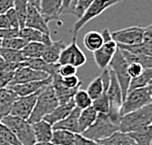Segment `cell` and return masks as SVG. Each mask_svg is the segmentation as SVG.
Listing matches in <instances>:
<instances>
[{
	"mask_svg": "<svg viewBox=\"0 0 152 145\" xmlns=\"http://www.w3.org/2000/svg\"><path fill=\"white\" fill-rule=\"evenodd\" d=\"M120 121H121V115L111 114V113L107 114L98 113L97 118L93 125L80 134L90 140H102L119 130Z\"/></svg>",
	"mask_w": 152,
	"mask_h": 145,
	"instance_id": "6da1fadb",
	"label": "cell"
},
{
	"mask_svg": "<svg viewBox=\"0 0 152 145\" xmlns=\"http://www.w3.org/2000/svg\"><path fill=\"white\" fill-rule=\"evenodd\" d=\"M149 125H152L151 104H148L137 111L122 116L119 130L125 133H131Z\"/></svg>",
	"mask_w": 152,
	"mask_h": 145,
	"instance_id": "7a4b0ae2",
	"label": "cell"
},
{
	"mask_svg": "<svg viewBox=\"0 0 152 145\" xmlns=\"http://www.w3.org/2000/svg\"><path fill=\"white\" fill-rule=\"evenodd\" d=\"M58 105L59 101L56 97L52 85H47L37 96L34 111L31 112L28 122L30 124H34L43 120L47 115L53 112Z\"/></svg>",
	"mask_w": 152,
	"mask_h": 145,
	"instance_id": "3957f363",
	"label": "cell"
},
{
	"mask_svg": "<svg viewBox=\"0 0 152 145\" xmlns=\"http://www.w3.org/2000/svg\"><path fill=\"white\" fill-rule=\"evenodd\" d=\"M0 122L16 135L23 145H34L37 143L33 125L27 120L13 115H8Z\"/></svg>",
	"mask_w": 152,
	"mask_h": 145,
	"instance_id": "277c9868",
	"label": "cell"
},
{
	"mask_svg": "<svg viewBox=\"0 0 152 145\" xmlns=\"http://www.w3.org/2000/svg\"><path fill=\"white\" fill-rule=\"evenodd\" d=\"M151 95L152 90L149 86H144V87L130 90L125 99L123 100L120 114H121V116H124L150 104Z\"/></svg>",
	"mask_w": 152,
	"mask_h": 145,
	"instance_id": "5b68a950",
	"label": "cell"
},
{
	"mask_svg": "<svg viewBox=\"0 0 152 145\" xmlns=\"http://www.w3.org/2000/svg\"><path fill=\"white\" fill-rule=\"evenodd\" d=\"M124 1V0H94L91 5L86 9L85 14L83 15V17L79 19L74 25L73 28V35L74 37H77L79 31L85 27V26L88 23L89 21L93 20L94 18L98 17L99 15H101L103 12L107 10L108 8L112 7L118 3Z\"/></svg>",
	"mask_w": 152,
	"mask_h": 145,
	"instance_id": "8992f818",
	"label": "cell"
},
{
	"mask_svg": "<svg viewBox=\"0 0 152 145\" xmlns=\"http://www.w3.org/2000/svg\"><path fill=\"white\" fill-rule=\"evenodd\" d=\"M109 67H110V69L113 71V73H114L116 79H117L120 86H121L123 100H124L129 92L132 78L130 77V75H129V72H128L129 63L127 62V60L125 59V57L123 56V54L119 47L117 51H116L115 55L113 57Z\"/></svg>",
	"mask_w": 152,
	"mask_h": 145,
	"instance_id": "52a82bcc",
	"label": "cell"
},
{
	"mask_svg": "<svg viewBox=\"0 0 152 145\" xmlns=\"http://www.w3.org/2000/svg\"><path fill=\"white\" fill-rule=\"evenodd\" d=\"M101 34L104 42L99 49L93 52V58H94L96 65L98 66L99 69L103 71L109 67L116 51L118 49V45L112 39L111 33L109 31L108 28H105L101 33Z\"/></svg>",
	"mask_w": 152,
	"mask_h": 145,
	"instance_id": "ba28073f",
	"label": "cell"
},
{
	"mask_svg": "<svg viewBox=\"0 0 152 145\" xmlns=\"http://www.w3.org/2000/svg\"><path fill=\"white\" fill-rule=\"evenodd\" d=\"M86 63V56L77 43V37L73 38V41L64 48L60 54L58 64L59 65H73L75 67H82Z\"/></svg>",
	"mask_w": 152,
	"mask_h": 145,
	"instance_id": "9c48e42d",
	"label": "cell"
},
{
	"mask_svg": "<svg viewBox=\"0 0 152 145\" xmlns=\"http://www.w3.org/2000/svg\"><path fill=\"white\" fill-rule=\"evenodd\" d=\"M144 28L134 26L111 33L112 39L118 45H134L142 42Z\"/></svg>",
	"mask_w": 152,
	"mask_h": 145,
	"instance_id": "30bf717a",
	"label": "cell"
},
{
	"mask_svg": "<svg viewBox=\"0 0 152 145\" xmlns=\"http://www.w3.org/2000/svg\"><path fill=\"white\" fill-rule=\"evenodd\" d=\"M43 89H41L39 91L35 92L34 94H31V95L18 96V98L16 99V101L14 102V104H13L10 115L16 116V117L22 118V119H24V120L28 121L31 114V112L34 111L35 103H37V96L39 95V93L42 91Z\"/></svg>",
	"mask_w": 152,
	"mask_h": 145,
	"instance_id": "8fae6325",
	"label": "cell"
},
{
	"mask_svg": "<svg viewBox=\"0 0 152 145\" xmlns=\"http://www.w3.org/2000/svg\"><path fill=\"white\" fill-rule=\"evenodd\" d=\"M109 73H110V83L107 88V96L109 99L110 110L108 113L121 115L120 114V110H121L123 104L122 89L111 69H109Z\"/></svg>",
	"mask_w": 152,
	"mask_h": 145,
	"instance_id": "7c38bea8",
	"label": "cell"
},
{
	"mask_svg": "<svg viewBox=\"0 0 152 145\" xmlns=\"http://www.w3.org/2000/svg\"><path fill=\"white\" fill-rule=\"evenodd\" d=\"M25 27L34 28L41 31L43 34H50V30L48 27V22L43 18V16L40 14L39 10L28 3V13L27 19H26Z\"/></svg>",
	"mask_w": 152,
	"mask_h": 145,
	"instance_id": "4fadbf2b",
	"label": "cell"
},
{
	"mask_svg": "<svg viewBox=\"0 0 152 145\" xmlns=\"http://www.w3.org/2000/svg\"><path fill=\"white\" fill-rule=\"evenodd\" d=\"M52 77H48L47 79L41 80H34V82H28L20 85H8L7 87L11 88L18 96H27L34 94V93L39 91V90L46 87L52 83Z\"/></svg>",
	"mask_w": 152,
	"mask_h": 145,
	"instance_id": "5bb4252c",
	"label": "cell"
},
{
	"mask_svg": "<svg viewBox=\"0 0 152 145\" xmlns=\"http://www.w3.org/2000/svg\"><path fill=\"white\" fill-rule=\"evenodd\" d=\"M48 77H50V76L44 72H40V71L31 69V68H28V67L20 66L15 71L14 78H13L12 82L9 85H20V83L34 82V80H41V79H47Z\"/></svg>",
	"mask_w": 152,
	"mask_h": 145,
	"instance_id": "9a60e30c",
	"label": "cell"
},
{
	"mask_svg": "<svg viewBox=\"0 0 152 145\" xmlns=\"http://www.w3.org/2000/svg\"><path fill=\"white\" fill-rule=\"evenodd\" d=\"M62 0H40L38 10L45 20L50 22L62 15Z\"/></svg>",
	"mask_w": 152,
	"mask_h": 145,
	"instance_id": "2e32d148",
	"label": "cell"
},
{
	"mask_svg": "<svg viewBox=\"0 0 152 145\" xmlns=\"http://www.w3.org/2000/svg\"><path fill=\"white\" fill-rule=\"evenodd\" d=\"M52 86L54 88L55 94H56V97L59 101V104H65V103L71 101L72 99H74V96H75L76 92L79 90L80 88H67L66 86L63 85L62 83V77H61L59 74H56L52 77Z\"/></svg>",
	"mask_w": 152,
	"mask_h": 145,
	"instance_id": "e0dca14e",
	"label": "cell"
},
{
	"mask_svg": "<svg viewBox=\"0 0 152 145\" xmlns=\"http://www.w3.org/2000/svg\"><path fill=\"white\" fill-rule=\"evenodd\" d=\"M20 66L28 67L31 69L44 72L51 77L58 74V70H59L60 67L58 63L57 64L46 63L42 58H26L22 63H20Z\"/></svg>",
	"mask_w": 152,
	"mask_h": 145,
	"instance_id": "ac0fdd59",
	"label": "cell"
},
{
	"mask_svg": "<svg viewBox=\"0 0 152 145\" xmlns=\"http://www.w3.org/2000/svg\"><path fill=\"white\" fill-rule=\"evenodd\" d=\"M80 109L77 107L74 108V110L70 113L64 120L58 122L52 125L53 130H69L74 133H80L79 128V116L80 113Z\"/></svg>",
	"mask_w": 152,
	"mask_h": 145,
	"instance_id": "d6986e66",
	"label": "cell"
},
{
	"mask_svg": "<svg viewBox=\"0 0 152 145\" xmlns=\"http://www.w3.org/2000/svg\"><path fill=\"white\" fill-rule=\"evenodd\" d=\"M19 36L27 42H40L44 45H49L53 42L50 34H43L41 31L31 28H23L19 31Z\"/></svg>",
	"mask_w": 152,
	"mask_h": 145,
	"instance_id": "ffe728a7",
	"label": "cell"
},
{
	"mask_svg": "<svg viewBox=\"0 0 152 145\" xmlns=\"http://www.w3.org/2000/svg\"><path fill=\"white\" fill-rule=\"evenodd\" d=\"M18 98V95L11 88L5 87L0 89V121L6 116L10 115L13 104Z\"/></svg>",
	"mask_w": 152,
	"mask_h": 145,
	"instance_id": "44dd1931",
	"label": "cell"
},
{
	"mask_svg": "<svg viewBox=\"0 0 152 145\" xmlns=\"http://www.w3.org/2000/svg\"><path fill=\"white\" fill-rule=\"evenodd\" d=\"M75 107H76V104H75L74 99L65 103V104H59L54 109L53 112L50 113L49 115H47L43 120L48 122L51 125H53L54 124L58 123V122L64 120V119L74 110Z\"/></svg>",
	"mask_w": 152,
	"mask_h": 145,
	"instance_id": "7402d4cb",
	"label": "cell"
},
{
	"mask_svg": "<svg viewBox=\"0 0 152 145\" xmlns=\"http://www.w3.org/2000/svg\"><path fill=\"white\" fill-rule=\"evenodd\" d=\"M37 142H51L53 134V128L48 122L41 120L31 124Z\"/></svg>",
	"mask_w": 152,
	"mask_h": 145,
	"instance_id": "603a6c76",
	"label": "cell"
},
{
	"mask_svg": "<svg viewBox=\"0 0 152 145\" xmlns=\"http://www.w3.org/2000/svg\"><path fill=\"white\" fill-rule=\"evenodd\" d=\"M66 46L67 45L64 40L53 41L51 44L45 46L44 52L41 58L48 64H57L61 52Z\"/></svg>",
	"mask_w": 152,
	"mask_h": 145,
	"instance_id": "cb8c5ba5",
	"label": "cell"
},
{
	"mask_svg": "<svg viewBox=\"0 0 152 145\" xmlns=\"http://www.w3.org/2000/svg\"><path fill=\"white\" fill-rule=\"evenodd\" d=\"M97 142L101 145H138L130 134L122 133L120 130Z\"/></svg>",
	"mask_w": 152,
	"mask_h": 145,
	"instance_id": "d4e9b609",
	"label": "cell"
},
{
	"mask_svg": "<svg viewBox=\"0 0 152 145\" xmlns=\"http://www.w3.org/2000/svg\"><path fill=\"white\" fill-rule=\"evenodd\" d=\"M98 113L95 111V109L92 107L83 109L80 111L79 116V128L80 133H83L86 131L89 127H91L93 123L95 122L96 118H97Z\"/></svg>",
	"mask_w": 152,
	"mask_h": 145,
	"instance_id": "484cf974",
	"label": "cell"
},
{
	"mask_svg": "<svg viewBox=\"0 0 152 145\" xmlns=\"http://www.w3.org/2000/svg\"><path fill=\"white\" fill-rule=\"evenodd\" d=\"M103 42L104 40H103L102 34L99 31H89L83 37V44H85L86 48L91 52H94L99 49L102 46Z\"/></svg>",
	"mask_w": 152,
	"mask_h": 145,
	"instance_id": "4316f807",
	"label": "cell"
},
{
	"mask_svg": "<svg viewBox=\"0 0 152 145\" xmlns=\"http://www.w3.org/2000/svg\"><path fill=\"white\" fill-rule=\"evenodd\" d=\"M76 133L69 130H54L51 142L55 145H73Z\"/></svg>",
	"mask_w": 152,
	"mask_h": 145,
	"instance_id": "83f0119b",
	"label": "cell"
},
{
	"mask_svg": "<svg viewBox=\"0 0 152 145\" xmlns=\"http://www.w3.org/2000/svg\"><path fill=\"white\" fill-rule=\"evenodd\" d=\"M120 50H121L123 56L125 57V59L127 60V62L129 64L132 63L140 64L144 69H146V68H152V57L143 55V54H134L123 49Z\"/></svg>",
	"mask_w": 152,
	"mask_h": 145,
	"instance_id": "f1b7e54d",
	"label": "cell"
},
{
	"mask_svg": "<svg viewBox=\"0 0 152 145\" xmlns=\"http://www.w3.org/2000/svg\"><path fill=\"white\" fill-rule=\"evenodd\" d=\"M138 145H151L152 143V125L129 133Z\"/></svg>",
	"mask_w": 152,
	"mask_h": 145,
	"instance_id": "f546056e",
	"label": "cell"
},
{
	"mask_svg": "<svg viewBox=\"0 0 152 145\" xmlns=\"http://www.w3.org/2000/svg\"><path fill=\"white\" fill-rule=\"evenodd\" d=\"M45 46L40 42H28L22 49V53L26 58H41L44 52Z\"/></svg>",
	"mask_w": 152,
	"mask_h": 145,
	"instance_id": "4dcf8cb0",
	"label": "cell"
},
{
	"mask_svg": "<svg viewBox=\"0 0 152 145\" xmlns=\"http://www.w3.org/2000/svg\"><path fill=\"white\" fill-rule=\"evenodd\" d=\"M151 80H152V68H146V69H144L143 73L140 77H137L135 79H132L129 91L135 88L148 86Z\"/></svg>",
	"mask_w": 152,
	"mask_h": 145,
	"instance_id": "1f68e13d",
	"label": "cell"
},
{
	"mask_svg": "<svg viewBox=\"0 0 152 145\" xmlns=\"http://www.w3.org/2000/svg\"><path fill=\"white\" fill-rule=\"evenodd\" d=\"M0 55H1L3 61L7 63L20 64L25 60L22 50H12L0 47Z\"/></svg>",
	"mask_w": 152,
	"mask_h": 145,
	"instance_id": "d6a6232c",
	"label": "cell"
},
{
	"mask_svg": "<svg viewBox=\"0 0 152 145\" xmlns=\"http://www.w3.org/2000/svg\"><path fill=\"white\" fill-rule=\"evenodd\" d=\"M105 90H107V89L104 88L101 77H97V78H95L89 83L88 87L86 89V92L88 93V95L90 96V98H91L93 101V100H95V99H97L98 97H100Z\"/></svg>",
	"mask_w": 152,
	"mask_h": 145,
	"instance_id": "836d02e7",
	"label": "cell"
},
{
	"mask_svg": "<svg viewBox=\"0 0 152 145\" xmlns=\"http://www.w3.org/2000/svg\"><path fill=\"white\" fill-rule=\"evenodd\" d=\"M28 0H15L14 3V10L17 14L19 24H20V28H25L26 19H27L28 13Z\"/></svg>",
	"mask_w": 152,
	"mask_h": 145,
	"instance_id": "e575fe53",
	"label": "cell"
},
{
	"mask_svg": "<svg viewBox=\"0 0 152 145\" xmlns=\"http://www.w3.org/2000/svg\"><path fill=\"white\" fill-rule=\"evenodd\" d=\"M74 101H75L76 107L80 109V110L91 107L93 102L92 99L88 95V93L86 92V90L83 89H79L76 92L75 96H74Z\"/></svg>",
	"mask_w": 152,
	"mask_h": 145,
	"instance_id": "d590c367",
	"label": "cell"
},
{
	"mask_svg": "<svg viewBox=\"0 0 152 145\" xmlns=\"http://www.w3.org/2000/svg\"><path fill=\"white\" fill-rule=\"evenodd\" d=\"M92 107L95 109V111L97 113L107 114L110 110V104H109V99L107 96V90H105L100 97L95 99V100H93Z\"/></svg>",
	"mask_w": 152,
	"mask_h": 145,
	"instance_id": "8d00e7d4",
	"label": "cell"
},
{
	"mask_svg": "<svg viewBox=\"0 0 152 145\" xmlns=\"http://www.w3.org/2000/svg\"><path fill=\"white\" fill-rule=\"evenodd\" d=\"M27 41L23 39L22 37H12L8 38V39H2L1 47L6 48V49H12V50H22L26 45H27Z\"/></svg>",
	"mask_w": 152,
	"mask_h": 145,
	"instance_id": "74e56055",
	"label": "cell"
},
{
	"mask_svg": "<svg viewBox=\"0 0 152 145\" xmlns=\"http://www.w3.org/2000/svg\"><path fill=\"white\" fill-rule=\"evenodd\" d=\"M0 134L2 135L3 138H4L9 144H11V145H23L20 142V140L16 137V135L13 133L5 125H3L1 122H0Z\"/></svg>",
	"mask_w": 152,
	"mask_h": 145,
	"instance_id": "f35d334b",
	"label": "cell"
},
{
	"mask_svg": "<svg viewBox=\"0 0 152 145\" xmlns=\"http://www.w3.org/2000/svg\"><path fill=\"white\" fill-rule=\"evenodd\" d=\"M94 0H77L74 15L77 18V20L83 17V15L85 14L86 9L91 5V3Z\"/></svg>",
	"mask_w": 152,
	"mask_h": 145,
	"instance_id": "ab89813d",
	"label": "cell"
},
{
	"mask_svg": "<svg viewBox=\"0 0 152 145\" xmlns=\"http://www.w3.org/2000/svg\"><path fill=\"white\" fill-rule=\"evenodd\" d=\"M62 83L67 88H80L82 86V82L77 76H70V77H64L62 78Z\"/></svg>",
	"mask_w": 152,
	"mask_h": 145,
	"instance_id": "60d3db41",
	"label": "cell"
},
{
	"mask_svg": "<svg viewBox=\"0 0 152 145\" xmlns=\"http://www.w3.org/2000/svg\"><path fill=\"white\" fill-rule=\"evenodd\" d=\"M15 72L10 71H0V89L5 88L10 85L14 78Z\"/></svg>",
	"mask_w": 152,
	"mask_h": 145,
	"instance_id": "b9f144b4",
	"label": "cell"
},
{
	"mask_svg": "<svg viewBox=\"0 0 152 145\" xmlns=\"http://www.w3.org/2000/svg\"><path fill=\"white\" fill-rule=\"evenodd\" d=\"M77 68L69 65V64H65V65H60L59 70H58V74L64 78V77H70V76H77Z\"/></svg>",
	"mask_w": 152,
	"mask_h": 145,
	"instance_id": "7bdbcfd3",
	"label": "cell"
},
{
	"mask_svg": "<svg viewBox=\"0 0 152 145\" xmlns=\"http://www.w3.org/2000/svg\"><path fill=\"white\" fill-rule=\"evenodd\" d=\"M144 71V68L142 67L140 64H137V63H132V64H129V67H128V72H129V75L132 79H135L137 77H140Z\"/></svg>",
	"mask_w": 152,
	"mask_h": 145,
	"instance_id": "ee69618b",
	"label": "cell"
},
{
	"mask_svg": "<svg viewBox=\"0 0 152 145\" xmlns=\"http://www.w3.org/2000/svg\"><path fill=\"white\" fill-rule=\"evenodd\" d=\"M5 15H6V17H7V19H8L9 24H10L11 28H19V30H20V24H19L17 14H16L14 8L8 10L7 12L5 13Z\"/></svg>",
	"mask_w": 152,
	"mask_h": 145,
	"instance_id": "f6af8a7d",
	"label": "cell"
},
{
	"mask_svg": "<svg viewBox=\"0 0 152 145\" xmlns=\"http://www.w3.org/2000/svg\"><path fill=\"white\" fill-rule=\"evenodd\" d=\"M19 28H0V38L1 39H8V38L19 36Z\"/></svg>",
	"mask_w": 152,
	"mask_h": 145,
	"instance_id": "bcb514c9",
	"label": "cell"
},
{
	"mask_svg": "<svg viewBox=\"0 0 152 145\" xmlns=\"http://www.w3.org/2000/svg\"><path fill=\"white\" fill-rule=\"evenodd\" d=\"M73 145H101V144L98 143L97 141L90 140L88 138H86L80 133H76Z\"/></svg>",
	"mask_w": 152,
	"mask_h": 145,
	"instance_id": "7dc6e473",
	"label": "cell"
},
{
	"mask_svg": "<svg viewBox=\"0 0 152 145\" xmlns=\"http://www.w3.org/2000/svg\"><path fill=\"white\" fill-rule=\"evenodd\" d=\"M62 14H73L75 12L77 0H62Z\"/></svg>",
	"mask_w": 152,
	"mask_h": 145,
	"instance_id": "c3c4849f",
	"label": "cell"
},
{
	"mask_svg": "<svg viewBox=\"0 0 152 145\" xmlns=\"http://www.w3.org/2000/svg\"><path fill=\"white\" fill-rule=\"evenodd\" d=\"M15 0H0V14H5L10 9L14 8Z\"/></svg>",
	"mask_w": 152,
	"mask_h": 145,
	"instance_id": "681fc988",
	"label": "cell"
},
{
	"mask_svg": "<svg viewBox=\"0 0 152 145\" xmlns=\"http://www.w3.org/2000/svg\"><path fill=\"white\" fill-rule=\"evenodd\" d=\"M142 42L148 45H152V25L148 26L147 28H144Z\"/></svg>",
	"mask_w": 152,
	"mask_h": 145,
	"instance_id": "f907efd6",
	"label": "cell"
},
{
	"mask_svg": "<svg viewBox=\"0 0 152 145\" xmlns=\"http://www.w3.org/2000/svg\"><path fill=\"white\" fill-rule=\"evenodd\" d=\"M11 28L7 17L5 14H0V28Z\"/></svg>",
	"mask_w": 152,
	"mask_h": 145,
	"instance_id": "816d5d0a",
	"label": "cell"
},
{
	"mask_svg": "<svg viewBox=\"0 0 152 145\" xmlns=\"http://www.w3.org/2000/svg\"><path fill=\"white\" fill-rule=\"evenodd\" d=\"M28 3L31 5H34V7H37V9L39 8V3H40V0H28Z\"/></svg>",
	"mask_w": 152,
	"mask_h": 145,
	"instance_id": "f5cc1de1",
	"label": "cell"
},
{
	"mask_svg": "<svg viewBox=\"0 0 152 145\" xmlns=\"http://www.w3.org/2000/svg\"><path fill=\"white\" fill-rule=\"evenodd\" d=\"M0 145H11V144H9L7 141H6L4 138H3L2 135L0 134Z\"/></svg>",
	"mask_w": 152,
	"mask_h": 145,
	"instance_id": "db71d44e",
	"label": "cell"
},
{
	"mask_svg": "<svg viewBox=\"0 0 152 145\" xmlns=\"http://www.w3.org/2000/svg\"><path fill=\"white\" fill-rule=\"evenodd\" d=\"M34 145H55L52 142H37Z\"/></svg>",
	"mask_w": 152,
	"mask_h": 145,
	"instance_id": "11a10c76",
	"label": "cell"
},
{
	"mask_svg": "<svg viewBox=\"0 0 152 145\" xmlns=\"http://www.w3.org/2000/svg\"><path fill=\"white\" fill-rule=\"evenodd\" d=\"M148 86H149V87L151 88V90H152V80L149 82V85H148Z\"/></svg>",
	"mask_w": 152,
	"mask_h": 145,
	"instance_id": "9f6ffc18",
	"label": "cell"
},
{
	"mask_svg": "<svg viewBox=\"0 0 152 145\" xmlns=\"http://www.w3.org/2000/svg\"><path fill=\"white\" fill-rule=\"evenodd\" d=\"M3 62V59H2V57H1V55H0V64H1Z\"/></svg>",
	"mask_w": 152,
	"mask_h": 145,
	"instance_id": "6f0895ef",
	"label": "cell"
},
{
	"mask_svg": "<svg viewBox=\"0 0 152 145\" xmlns=\"http://www.w3.org/2000/svg\"><path fill=\"white\" fill-rule=\"evenodd\" d=\"M1 42H2V39L0 38V47H1Z\"/></svg>",
	"mask_w": 152,
	"mask_h": 145,
	"instance_id": "680465c9",
	"label": "cell"
},
{
	"mask_svg": "<svg viewBox=\"0 0 152 145\" xmlns=\"http://www.w3.org/2000/svg\"><path fill=\"white\" fill-rule=\"evenodd\" d=\"M150 104L152 105V95H151V103H150Z\"/></svg>",
	"mask_w": 152,
	"mask_h": 145,
	"instance_id": "91938a15",
	"label": "cell"
},
{
	"mask_svg": "<svg viewBox=\"0 0 152 145\" xmlns=\"http://www.w3.org/2000/svg\"><path fill=\"white\" fill-rule=\"evenodd\" d=\"M151 145H152V143H151Z\"/></svg>",
	"mask_w": 152,
	"mask_h": 145,
	"instance_id": "94428289",
	"label": "cell"
}]
</instances>
